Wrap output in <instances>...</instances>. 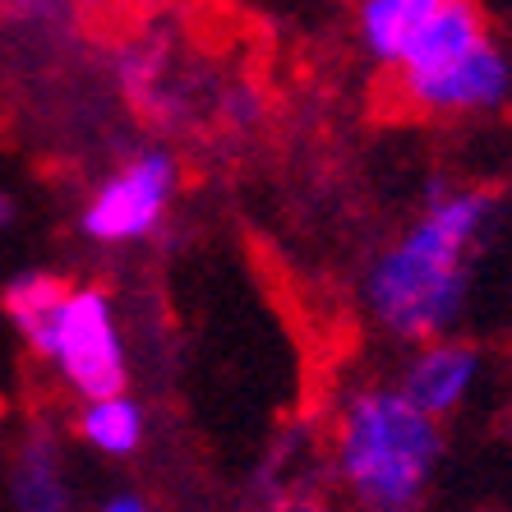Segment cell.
<instances>
[{
  "mask_svg": "<svg viewBox=\"0 0 512 512\" xmlns=\"http://www.w3.org/2000/svg\"><path fill=\"white\" fill-rule=\"evenodd\" d=\"M499 222V194L480 185H434L411 227L374 259L365 310L393 342L453 337L471 300V263Z\"/></svg>",
  "mask_w": 512,
  "mask_h": 512,
  "instance_id": "6da1fadb",
  "label": "cell"
},
{
  "mask_svg": "<svg viewBox=\"0 0 512 512\" xmlns=\"http://www.w3.org/2000/svg\"><path fill=\"white\" fill-rule=\"evenodd\" d=\"M5 319L84 402L125 393V337L116 305L97 286H70L56 273H19L0 291Z\"/></svg>",
  "mask_w": 512,
  "mask_h": 512,
  "instance_id": "7a4b0ae2",
  "label": "cell"
},
{
  "mask_svg": "<svg viewBox=\"0 0 512 512\" xmlns=\"http://www.w3.org/2000/svg\"><path fill=\"white\" fill-rule=\"evenodd\" d=\"M337 476L374 512H406L429 489L443 457V429L397 383H370L351 393L337 416Z\"/></svg>",
  "mask_w": 512,
  "mask_h": 512,
  "instance_id": "3957f363",
  "label": "cell"
},
{
  "mask_svg": "<svg viewBox=\"0 0 512 512\" xmlns=\"http://www.w3.org/2000/svg\"><path fill=\"white\" fill-rule=\"evenodd\" d=\"M397 93L411 111L439 120L494 116L512 97V60L489 37L476 0H448L397 70Z\"/></svg>",
  "mask_w": 512,
  "mask_h": 512,
  "instance_id": "277c9868",
  "label": "cell"
},
{
  "mask_svg": "<svg viewBox=\"0 0 512 512\" xmlns=\"http://www.w3.org/2000/svg\"><path fill=\"white\" fill-rule=\"evenodd\" d=\"M171 199H176V162L167 153H139L97 185L79 227L97 245H139L162 227Z\"/></svg>",
  "mask_w": 512,
  "mask_h": 512,
  "instance_id": "5b68a950",
  "label": "cell"
},
{
  "mask_svg": "<svg viewBox=\"0 0 512 512\" xmlns=\"http://www.w3.org/2000/svg\"><path fill=\"white\" fill-rule=\"evenodd\" d=\"M480 374H485V360H480L476 346L462 342V337H434V342H420L411 351V360L397 374V388L425 416L443 420L462 411L466 397L476 393Z\"/></svg>",
  "mask_w": 512,
  "mask_h": 512,
  "instance_id": "8992f818",
  "label": "cell"
},
{
  "mask_svg": "<svg viewBox=\"0 0 512 512\" xmlns=\"http://www.w3.org/2000/svg\"><path fill=\"white\" fill-rule=\"evenodd\" d=\"M448 0H360L356 5V37L374 65L402 70L416 51L425 28L439 19Z\"/></svg>",
  "mask_w": 512,
  "mask_h": 512,
  "instance_id": "52a82bcc",
  "label": "cell"
},
{
  "mask_svg": "<svg viewBox=\"0 0 512 512\" xmlns=\"http://www.w3.org/2000/svg\"><path fill=\"white\" fill-rule=\"evenodd\" d=\"M14 512H70L74 489L65 476V448L51 429H28L10 462Z\"/></svg>",
  "mask_w": 512,
  "mask_h": 512,
  "instance_id": "ba28073f",
  "label": "cell"
},
{
  "mask_svg": "<svg viewBox=\"0 0 512 512\" xmlns=\"http://www.w3.org/2000/svg\"><path fill=\"white\" fill-rule=\"evenodd\" d=\"M79 439L102 457H134L143 448V434H148V420H143V406L130 393L102 397V402H84L79 411Z\"/></svg>",
  "mask_w": 512,
  "mask_h": 512,
  "instance_id": "9c48e42d",
  "label": "cell"
},
{
  "mask_svg": "<svg viewBox=\"0 0 512 512\" xmlns=\"http://www.w3.org/2000/svg\"><path fill=\"white\" fill-rule=\"evenodd\" d=\"M97 512H153V508H148V503H143L139 494H111V499L102 503Z\"/></svg>",
  "mask_w": 512,
  "mask_h": 512,
  "instance_id": "30bf717a",
  "label": "cell"
},
{
  "mask_svg": "<svg viewBox=\"0 0 512 512\" xmlns=\"http://www.w3.org/2000/svg\"><path fill=\"white\" fill-rule=\"evenodd\" d=\"M10 222H14V199L0 190V227H10Z\"/></svg>",
  "mask_w": 512,
  "mask_h": 512,
  "instance_id": "8fae6325",
  "label": "cell"
}]
</instances>
